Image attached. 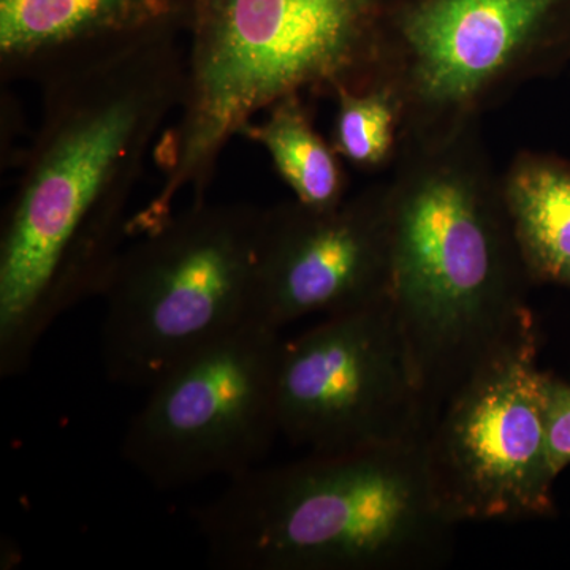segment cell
<instances>
[{"mask_svg": "<svg viewBox=\"0 0 570 570\" xmlns=\"http://www.w3.org/2000/svg\"><path fill=\"white\" fill-rule=\"evenodd\" d=\"M392 235L387 181L333 208L298 200L264 208L255 254L250 321L281 330L387 302Z\"/></svg>", "mask_w": 570, "mask_h": 570, "instance_id": "obj_10", "label": "cell"}, {"mask_svg": "<svg viewBox=\"0 0 570 570\" xmlns=\"http://www.w3.org/2000/svg\"><path fill=\"white\" fill-rule=\"evenodd\" d=\"M262 216L249 204L193 202L124 247L100 295L111 382L151 389L250 321Z\"/></svg>", "mask_w": 570, "mask_h": 570, "instance_id": "obj_5", "label": "cell"}, {"mask_svg": "<svg viewBox=\"0 0 570 570\" xmlns=\"http://www.w3.org/2000/svg\"><path fill=\"white\" fill-rule=\"evenodd\" d=\"M390 171L389 303L431 428L483 363L535 326L532 283L480 126L401 146Z\"/></svg>", "mask_w": 570, "mask_h": 570, "instance_id": "obj_2", "label": "cell"}, {"mask_svg": "<svg viewBox=\"0 0 570 570\" xmlns=\"http://www.w3.org/2000/svg\"><path fill=\"white\" fill-rule=\"evenodd\" d=\"M261 122H247L238 135L257 142L275 165L295 200L313 208H333L348 197L343 157L326 141L303 94L277 100Z\"/></svg>", "mask_w": 570, "mask_h": 570, "instance_id": "obj_13", "label": "cell"}, {"mask_svg": "<svg viewBox=\"0 0 570 570\" xmlns=\"http://www.w3.org/2000/svg\"><path fill=\"white\" fill-rule=\"evenodd\" d=\"M193 519L224 570H436L460 527L434 491L423 442L257 466Z\"/></svg>", "mask_w": 570, "mask_h": 570, "instance_id": "obj_3", "label": "cell"}, {"mask_svg": "<svg viewBox=\"0 0 570 570\" xmlns=\"http://www.w3.org/2000/svg\"><path fill=\"white\" fill-rule=\"evenodd\" d=\"M524 268L534 284L570 288V163L523 149L502 174Z\"/></svg>", "mask_w": 570, "mask_h": 570, "instance_id": "obj_12", "label": "cell"}, {"mask_svg": "<svg viewBox=\"0 0 570 570\" xmlns=\"http://www.w3.org/2000/svg\"><path fill=\"white\" fill-rule=\"evenodd\" d=\"M277 414L307 453L423 442L430 422L389 299L283 341Z\"/></svg>", "mask_w": 570, "mask_h": 570, "instance_id": "obj_9", "label": "cell"}, {"mask_svg": "<svg viewBox=\"0 0 570 570\" xmlns=\"http://www.w3.org/2000/svg\"><path fill=\"white\" fill-rule=\"evenodd\" d=\"M332 145L336 153L367 174L392 170L401 148V110L384 86L343 91L335 97Z\"/></svg>", "mask_w": 570, "mask_h": 570, "instance_id": "obj_14", "label": "cell"}, {"mask_svg": "<svg viewBox=\"0 0 570 570\" xmlns=\"http://www.w3.org/2000/svg\"><path fill=\"white\" fill-rule=\"evenodd\" d=\"M184 80L176 37H159L41 82L39 129L0 234V376L24 373L52 324L102 295Z\"/></svg>", "mask_w": 570, "mask_h": 570, "instance_id": "obj_1", "label": "cell"}, {"mask_svg": "<svg viewBox=\"0 0 570 570\" xmlns=\"http://www.w3.org/2000/svg\"><path fill=\"white\" fill-rule=\"evenodd\" d=\"M283 341L249 321L183 360L146 390L122 436L124 461L163 491L261 466L281 434Z\"/></svg>", "mask_w": 570, "mask_h": 570, "instance_id": "obj_7", "label": "cell"}, {"mask_svg": "<svg viewBox=\"0 0 570 570\" xmlns=\"http://www.w3.org/2000/svg\"><path fill=\"white\" fill-rule=\"evenodd\" d=\"M538 328L472 374L423 439L431 483L455 523H517L554 513L560 472L547 436Z\"/></svg>", "mask_w": 570, "mask_h": 570, "instance_id": "obj_8", "label": "cell"}, {"mask_svg": "<svg viewBox=\"0 0 570 570\" xmlns=\"http://www.w3.org/2000/svg\"><path fill=\"white\" fill-rule=\"evenodd\" d=\"M542 389L550 455L561 474L570 464V385L546 373Z\"/></svg>", "mask_w": 570, "mask_h": 570, "instance_id": "obj_15", "label": "cell"}, {"mask_svg": "<svg viewBox=\"0 0 570 570\" xmlns=\"http://www.w3.org/2000/svg\"><path fill=\"white\" fill-rule=\"evenodd\" d=\"M569 62L570 0H390L373 86L395 96L403 146L480 126Z\"/></svg>", "mask_w": 570, "mask_h": 570, "instance_id": "obj_6", "label": "cell"}, {"mask_svg": "<svg viewBox=\"0 0 570 570\" xmlns=\"http://www.w3.org/2000/svg\"><path fill=\"white\" fill-rule=\"evenodd\" d=\"M389 3L194 0L178 121L154 151L163 184L135 227L164 223L184 190L206 200L227 142L283 97L370 89Z\"/></svg>", "mask_w": 570, "mask_h": 570, "instance_id": "obj_4", "label": "cell"}, {"mask_svg": "<svg viewBox=\"0 0 570 570\" xmlns=\"http://www.w3.org/2000/svg\"><path fill=\"white\" fill-rule=\"evenodd\" d=\"M194 0H0L2 81L52 77L190 31Z\"/></svg>", "mask_w": 570, "mask_h": 570, "instance_id": "obj_11", "label": "cell"}]
</instances>
